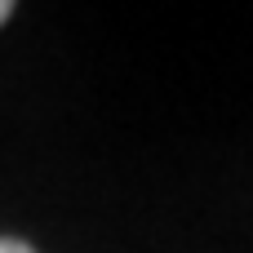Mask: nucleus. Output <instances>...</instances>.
Segmentation results:
<instances>
[{
  "label": "nucleus",
  "instance_id": "nucleus-1",
  "mask_svg": "<svg viewBox=\"0 0 253 253\" xmlns=\"http://www.w3.org/2000/svg\"><path fill=\"white\" fill-rule=\"evenodd\" d=\"M9 13H13V4H9V0H0V22H4Z\"/></svg>",
  "mask_w": 253,
  "mask_h": 253
}]
</instances>
